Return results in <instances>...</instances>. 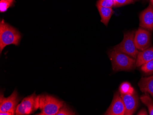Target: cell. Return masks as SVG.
<instances>
[{
	"mask_svg": "<svg viewBox=\"0 0 153 115\" xmlns=\"http://www.w3.org/2000/svg\"><path fill=\"white\" fill-rule=\"evenodd\" d=\"M21 39L20 33L2 20L0 22V53L7 45H19Z\"/></svg>",
	"mask_w": 153,
	"mask_h": 115,
	"instance_id": "cell-1",
	"label": "cell"
},
{
	"mask_svg": "<svg viewBox=\"0 0 153 115\" xmlns=\"http://www.w3.org/2000/svg\"><path fill=\"white\" fill-rule=\"evenodd\" d=\"M109 56L114 71H131L136 67L135 59L123 52L112 50L109 51Z\"/></svg>",
	"mask_w": 153,
	"mask_h": 115,
	"instance_id": "cell-2",
	"label": "cell"
},
{
	"mask_svg": "<svg viewBox=\"0 0 153 115\" xmlns=\"http://www.w3.org/2000/svg\"><path fill=\"white\" fill-rule=\"evenodd\" d=\"M39 103L41 112L37 114L39 115H56L64 104L63 101L47 94L39 95Z\"/></svg>",
	"mask_w": 153,
	"mask_h": 115,
	"instance_id": "cell-3",
	"label": "cell"
},
{
	"mask_svg": "<svg viewBox=\"0 0 153 115\" xmlns=\"http://www.w3.org/2000/svg\"><path fill=\"white\" fill-rule=\"evenodd\" d=\"M135 32L134 30H133L124 33L122 42L114 46L113 50L123 52L134 59H136L140 52L136 48L135 45L134 40Z\"/></svg>",
	"mask_w": 153,
	"mask_h": 115,
	"instance_id": "cell-4",
	"label": "cell"
},
{
	"mask_svg": "<svg viewBox=\"0 0 153 115\" xmlns=\"http://www.w3.org/2000/svg\"><path fill=\"white\" fill-rule=\"evenodd\" d=\"M39 96L35 93L25 98L16 108L15 114L17 115H30L39 109Z\"/></svg>",
	"mask_w": 153,
	"mask_h": 115,
	"instance_id": "cell-5",
	"label": "cell"
},
{
	"mask_svg": "<svg viewBox=\"0 0 153 115\" xmlns=\"http://www.w3.org/2000/svg\"><path fill=\"white\" fill-rule=\"evenodd\" d=\"M22 98L19 96L17 90H15L11 96L7 98L1 93L0 112H10L15 115L17 106Z\"/></svg>",
	"mask_w": 153,
	"mask_h": 115,
	"instance_id": "cell-6",
	"label": "cell"
},
{
	"mask_svg": "<svg viewBox=\"0 0 153 115\" xmlns=\"http://www.w3.org/2000/svg\"><path fill=\"white\" fill-rule=\"evenodd\" d=\"M134 40L137 50L142 51L146 49L151 45V33L140 27L135 32Z\"/></svg>",
	"mask_w": 153,
	"mask_h": 115,
	"instance_id": "cell-7",
	"label": "cell"
},
{
	"mask_svg": "<svg viewBox=\"0 0 153 115\" xmlns=\"http://www.w3.org/2000/svg\"><path fill=\"white\" fill-rule=\"evenodd\" d=\"M125 107L120 93L117 92L114 94L112 102L105 115H124Z\"/></svg>",
	"mask_w": 153,
	"mask_h": 115,
	"instance_id": "cell-8",
	"label": "cell"
},
{
	"mask_svg": "<svg viewBox=\"0 0 153 115\" xmlns=\"http://www.w3.org/2000/svg\"><path fill=\"white\" fill-rule=\"evenodd\" d=\"M125 107L124 115L134 114L138 106L139 101L138 97L136 93L133 94L120 93Z\"/></svg>",
	"mask_w": 153,
	"mask_h": 115,
	"instance_id": "cell-9",
	"label": "cell"
},
{
	"mask_svg": "<svg viewBox=\"0 0 153 115\" xmlns=\"http://www.w3.org/2000/svg\"><path fill=\"white\" fill-rule=\"evenodd\" d=\"M140 26L148 30H153V6L151 4L140 13Z\"/></svg>",
	"mask_w": 153,
	"mask_h": 115,
	"instance_id": "cell-10",
	"label": "cell"
},
{
	"mask_svg": "<svg viewBox=\"0 0 153 115\" xmlns=\"http://www.w3.org/2000/svg\"><path fill=\"white\" fill-rule=\"evenodd\" d=\"M136 61V67H139L153 59V46L139 52Z\"/></svg>",
	"mask_w": 153,
	"mask_h": 115,
	"instance_id": "cell-11",
	"label": "cell"
},
{
	"mask_svg": "<svg viewBox=\"0 0 153 115\" xmlns=\"http://www.w3.org/2000/svg\"><path fill=\"white\" fill-rule=\"evenodd\" d=\"M138 85L142 92L148 93L153 97V75L149 77L142 78Z\"/></svg>",
	"mask_w": 153,
	"mask_h": 115,
	"instance_id": "cell-12",
	"label": "cell"
},
{
	"mask_svg": "<svg viewBox=\"0 0 153 115\" xmlns=\"http://www.w3.org/2000/svg\"><path fill=\"white\" fill-rule=\"evenodd\" d=\"M96 7L101 17V22L107 26L111 17L114 14V11L112 8L103 7L98 5H96Z\"/></svg>",
	"mask_w": 153,
	"mask_h": 115,
	"instance_id": "cell-13",
	"label": "cell"
},
{
	"mask_svg": "<svg viewBox=\"0 0 153 115\" xmlns=\"http://www.w3.org/2000/svg\"><path fill=\"white\" fill-rule=\"evenodd\" d=\"M140 99L147 106L149 115H153V101L151 98L148 94H145L140 97Z\"/></svg>",
	"mask_w": 153,
	"mask_h": 115,
	"instance_id": "cell-14",
	"label": "cell"
},
{
	"mask_svg": "<svg viewBox=\"0 0 153 115\" xmlns=\"http://www.w3.org/2000/svg\"><path fill=\"white\" fill-rule=\"evenodd\" d=\"M120 93L123 94H133L134 93V90L128 82H123L120 85L119 87Z\"/></svg>",
	"mask_w": 153,
	"mask_h": 115,
	"instance_id": "cell-15",
	"label": "cell"
},
{
	"mask_svg": "<svg viewBox=\"0 0 153 115\" xmlns=\"http://www.w3.org/2000/svg\"><path fill=\"white\" fill-rule=\"evenodd\" d=\"M142 71L148 75L153 73V59L150 61L142 65Z\"/></svg>",
	"mask_w": 153,
	"mask_h": 115,
	"instance_id": "cell-16",
	"label": "cell"
},
{
	"mask_svg": "<svg viewBox=\"0 0 153 115\" xmlns=\"http://www.w3.org/2000/svg\"><path fill=\"white\" fill-rule=\"evenodd\" d=\"M75 113L70 109L66 104H64L59 110L56 115H74Z\"/></svg>",
	"mask_w": 153,
	"mask_h": 115,
	"instance_id": "cell-17",
	"label": "cell"
},
{
	"mask_svg": "<svg viewBox=\"0 0 153 115\" xmlns=\"http://www.w3.org/2000/svg\"><path fill=\"white\" fill-rule=\"evenodd\" d=\"M96 5L103 7L112 8L114 6V0H98Z\"/></svg>",
	"mask_w": 153,
	"mask_h": 115,
	"instance_id": "cell-18",
	"label": "cell"
},
{
	"mask_svg": "<svg viewBox=\"0 0 153 115\" xmlns=\"http://www.w3.org/2000/svg\"><path fill=\"white\" fill-rule=\"evenodd\" d=\"M134 3V0H114V7H119L122 6Z\"/></svg>",
	"mask_w": 153,
	"mask_h": 115,
	"instance_id": "cell-19",
	"label": "cell"
},
{
	"mask_svg": "<svg viewBox=\"0 0 153 115\" xmlns=\"http://www.w3.org/2000/svg\"><path fill=\"white\" fill-rule=\"evenodd\" d=\"M13 4L6 0H1L0 1V11L1 13L6 12Z\"/></svg>",
	"mask_w": 153,
	"mask_h": 115,
	"instance_id": "cell-20",
	"label": "cell"
},
{
	"mask_svg": "<svg viewBox=\"0 0 153 115\" xmlns=\"http://www.w3.org/2000/svg\"><path fill=\"white\" fill-rule=\"evenodd\" d=\"M147 112L146 110L145 109H142L138 113H137V115H147Z\"/></svg>",
	"mask_w": 153,
	"mask_h": 115,
	"instance_id": "cell-21",
	"label": "cell"
},
{
	"mask_svg": "<svg viewBox=\"0 0 153 115\" xmlns=\"http://www.w3.org/2000/svg\"><path fill=\"white\" fill-rule=\"evenodd\" d=\"M0 115H13L12 112H0Z\"/></svg>",
	"mask_w": 153,
	"mask_h": 115,
	"instance_id": "cell-22",
	"label": "cell"
},
{
	"mask_svg": "<svg viewBox=\"0 0 153 115\" xmlns=\"http://www.w3.org/2000/svg\"><path fill=\"white\" fill-rule=\"evenodd\" d=\"M7 1H9L10 3H12V4H13V2L14 0H6Z\"/></svg>",
	"mask_w": 153,
	"mask_h": 115,
	"instance_id": "cell-23",
	"label": "cell"
},
{
	"mask_svg": "<svg viewBox=\"0 0 153 115\" xmlns=\"http://www.w3.org/2000/svg\"><path fill=\"white\" fill-rule=\"evenodd\" d=\"M150 4L153 6V0H150Z\"/></svg>",
	"mask_w": 153,
	"mask_h": 115,
	"instance_id": "cell-24",
	"label": "cell"
},
{
	"mask_svg": "<svg viewBox=\"0 0 153 115\" xmlns=\"http://www.w3.org/2000/svg\"><path fill=\"white\" fill-rule=\"evenodd\" d=\"M134 1H138V0H134Z\"/></svg>",
	"mask_w": 153,
	"mask_h": 115,
	"instance_id": "cell-25",
	"label": "cell"
},
{
	"mask_svg": "<svg viewBox=\"0 0 153 115\" xmlns=\"http://www.w3.org/2000/svg\"><path fill=\"white\" fill-rule=\"evenodd\" d=\"M143 1H145V0H143Z\"/></svg>",
	"mask_w": 153,
	"mask_h": 115,
	"instance_id": "cell-26",
	"label": "cell"
}]
</instances>
